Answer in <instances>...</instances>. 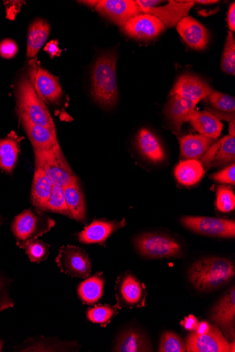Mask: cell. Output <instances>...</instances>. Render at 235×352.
<instances>
[{"mask_svg": "<svg viewBox=\"0 0 235 352\" xmlns=\"http://www.w3.org/2000/svg\"><path fill=\"white\" fill-rule=\"evenodd\" d=\"M95 9L100 14L121 26L132 18L143 14L136 1L132 0H102L97 2Z\"/></svg>", "mask_w": 235, "mask_h": 352, "instance_id": "obj_10", "label": "cell"}, {"mask_svg": "<svg viewBox=\"0 0 235 352\" xmlns=\"http://www.w3.org/2000/svg\"><path fill=\"white\" fill-rule=\"evenodd\" d=\"M138 251L150 259L178 258L182 248L173 238L160 234H144L135 239Z\"/></svg>", "mask_w": 235, "mask_h": 352, "instance_id": "obj_6", "label": "cell"}, {"mask_svg": "<svg viewBox=\"0 0 235 352\" xmlns=\"http://www.w3.org/2000/svg\"><path fill=\"white\" fill-rule=\"evenodd\" d=\"M234 341L232 343L224 337L220 330L211 326L208 333L198 335L195 332L186 340V351L189 352H234Z\"/></svg>", "mask_w": 235, "mask_h": 352, "instance_id": "obj_9", "label": "cell"}, {"mask_svg": "<svg viewBox=\"0 0 235 352\" xmlns=\"http://www.w3.org/2000/svg\"><path fill=\"white\" fill-rule=\"evenodd\" d=\"M214 140L201 135L185 136L181 139V155L187 160H197L209 150Z\"/></svg>", "mask_w": 235, "mask_h": 352, "instance_id": "obj_27", "label": "cell"}, {"mask_svg": "<svg viewBox=\"0 0 235 352\" xmlns=\"http://www.w3.org/2000/svg\"><path fill=\"white\" fill-rule=\"evenodd\" d=\"M136 3L139 5L141 10L143 11L146 9L155 8L156 5L160 3V1H150V0H147V1H145V0H138V1H136Z\"/></svg>", "mask_w": 235, "mask_h": 352, "instance_id": "obj_46", "label": "cell"}, {"mask_svg": "<svg viewBox=\"0 0 235 352\" xmlns=\"http://www.w3.org/2000/svg\"><path fill=\"white\" fill-rule=\"evenodd\" d=\"M35 164L40 165L54 184L62 187L69 184L77 176L72 170L59 144L48 151L33 149Z\"/></svg>", "mask_w": 235, "mask_h": 352, "instance_id": "obj_5", "label": "cell"}, {"mask_svg": "<svg viewBox=\"0 0 235 352\" xmlns=\"http://www.w3.org/2000/svg\"><path fill=\"white\" fill-rule=\"evenodd\" d=\"M208 100L215 109L223 112L234 113L235 100L231 96L213 90Z\"/></svg>", "mask_w": 235, "mask_h": 352, "instance_id": "obj_38", "label": "cell"}, {"mask_svg": "<svg viewBox=\"0 0 235 352\" xmlns=\"http://www.w3.org/2000/svg\"><path fill=\"white\" fill-rule=\"evenodd\" d=\"M56 263L61 272L77 278H87L91 273V261L81 248L67 245L60 248Z\"/></svg>", "mask_w": 235, "mask_h": 352, "instance_id": "obj_8", "label": "cell"}, {"mask_svg": "<svg viewBox=\"0 0 235 352\" xmlns=\"http://www.w3.org/2000/svg\"><path fill=\"white\" fill-rule=\"evenodd\" d=\"M125 219L120 221L94 220L79 234V241L85 244H105L116 230L125 227Z\"/></svg>", "mask_w": 235, "mask_h": 352, "instance_id": "obj_15", "label": "cell"}, {"mask_svg": "<svg viewBox=\"0 0 235 352\" xmlns=\"http://www.w3.org/2000/svg\"><path fill=\"white\" fill-rule=\"evenodd\" d=\"M216 208L222 212H229L235 208L234 191L225 186H219L216 193Z\"/></svg>", "mask_w": 235, "mask_h": 352, "instance_id": "obj_36", "label": "cell"}, {"mask_svg": "<svg viewBox=\"0 0 235 352\" xmlns=\"http://www.w3.org/2000/svg\"><path fill=\"white\" fill-rule=\"evenodd\" d=\"M23 249L32 263H40L45 261L50 252V245L37 239L28 243Z\"/></svg>", "mask_w": 235, "mask_h": 352, "instance_id": "obj_33", "label": "cell"}, {"mask_svg": "<svg viewBox=\"0 0 235 352\" xmlns=\"http://www.w3.org/2000/svg\"><path fill=\"white\" fill-rule=\"evenodd\" d=\"M18 52V46L15 41L6 39L0 43V56L6 59L12 58Z\"/></svg>", "mask_w": 235, "mask_h": 352, "instance_id": "obj_41", "label": "cell"}, {"mask_svg": "<svg viewBox=\"0 0 235 352\" xmlns=\"http://www.w3.org/2000/svg\"><path fill=\"white\" fill-rule=\"evenodd\" d=\"M44 211L58 213L72 219V213L66 204L62 186L53 184L52 193L45 206Z\"/></svg>", "mask_w": 235, "mask_h": 352, "instance_id": "obj_32", "label": "cell"}, {"mask_svg": "<svg viewBox=\"0 0 235 352\" xmlns=\"http://www.w3.org/2000/svg\"><path fill=\"white\" fill-rule=\"evenodd\" d=\"M19 142L14 133L0 140V170L7 174H11L17 164Z\"/></svg>", "mask_w": 235, "mask_h": 352, "instance_id": "obj_26", "label": "cell"}, {"mask_svg": "<svg viewBox=\"0 0 235 352\" xmlns=\"http://www.w3.org/2000/svg\"><path fill=\"white\" fill-rule=\"evenodd\" d=\"M212 91V88L204 80L196 76L185 74L178 78L170 96L178 94L198 104L201 100L208 98Z\"/></svg>", "mask_w": 235, "mask_h": 352, "instance_id": "obj_14", "label": "cell"}, {"mask_svg": "<svg viewBox=\"0 0 235 352\" xmlns=\"http://www.w3.org/2000/svg\"><path fill=\"white\" fill-rule=\"evenodd\" d=\"M104 279L99 276H94L82 282L78 287L79 296L83 303L91 305L103 297Z\"/></svg>", "mask_w": 235, "mask_h": 352, "instance_id": "obj_31", "label": "cell"}, {"mask_svg": "<svg viewBox=\"0 0 235 352\" xmlns=\"http://www.w3.org/2000/svg\"><path fill=\"white\" fill-rule=\"evenodd\" d=\"M183 225L197 234L219 238H234L235 222L233 220L207 217H184Z\"/></svg>", "mask_w": 235, "mask_h": 352, "instance_id": "obj_7", "label": "cell"}, {"mask_svg": "<svg viewBox=\"0 0 235 352\" xmlns=\"http://www.w3.org/2000/svg\"><path fill=\"white\" fill-rule=\"evenodd\" d=\"M204 175V168L197 160H186L181 162L175 169L176 178L184 186L196 184Z\"/></svg>", "mask_w": 235, "mask_h": 352, "instance_id": "obj_29", "label": "cell"}, {"mask_svg": "<svg viewBox=\"0 0 235 352\" xmlns=\"http://www.w3.org/2000/svg\"><path fill=\"white\" fill-rule=\"evenodd\" d=\"M211 325L207 322L198 323L195 329V333L198 335H204L209 332Z\"/></svg>", "mask_w": 235, "mask_h": 352, "instance_id": "obj_45", "label": "cell"}, {"mask_svg": "<svg viewBox=\"0 0 235 352\" xmlns=\"http://www.w3.org/2000/svg\"><path fill=\"white\" fill-rule=\"evenodd\" d=\"M190 122L201 135L216 140L221 134L223 124L214 115L208 111L200 112L195 110Z\"/></svg>", "mask_w": 235, "mask_h": 352, "instance_id": "obj_24", "label": "cell"}, {"mask_svg": "<svg viewBox=\"0 0 235 352\" xmlns=\"http://www.w3.org/2000/svg\"><path fill=\"white\" fill-rule=\"evenodd\" d=\"M221 68L225 73L232 76L235 75V41L230 31L225 45Z\"/></svg>", "mask_w": 235, "mask_h": 352, "instance_id": "obj_34", "label": "cell"}, {"mask_svg": "<svg viewBox=\"0 0 235 352\" xmlns=\"http://www.w3.org/2000/svg\"><path fill=\"white\" fill-rule=\"evenodd\" d=\"M122 30L127 36L138 41H151L165 30L164 24L150 14H141L127 21Z\"/></svg>", "mask_w": 235, "mask_h": 352, "instance_id": "obj_11", "label": "cell"}, {"mask_svg": "<svg viewBox=\"0 0 235 352\" xmlns=\"http://www.w3.org/2000/svg\"><path fill=\"white\" fill-rule=\"evenodd\" d=\"M3 346H4V342L1 339H0V351H2Z\"/></svg>", "mask_w": 235, "mask_h": 352, "instance_id": "obj_49", "label": "cell"}, {"mask_svg": "<svg viewBox=\"0 0 235 352\" xmlns=\"http://www.w3.org/2000/svg\"><path fill=\"white\" fill-rule=\"evenodd\" d=\"M1 221H2V217H1V216H0V222H1Z\"/></svg>", "mask_w": 235, "mask_h": 352, "instance_id": "obj_50", "label": "cell"}, {"mask_svg": "<svg viewBox=\"0 0 235 352\" xmlns=\"http://www.w3.org/2000/svg\"><path fill=\"white\" fill-rule=\"evenodd\" d=\"M24 130L33 146V149L48 151L59 144L57 133L48 128L33 124L24 118H20Z\"/></svg>", "mask_w": 235, "mask_h": 352, "instance_id": "obj_22", "label": "cell"}, {"mask_svg": "<svg viewBox=\"0 0 235 352\" xmlns=\"http://www.w3.org/2000/svg\"><path fill=\"white\" fill-rule=\"evenodd\" d=\"M50 33V25L42 19L33 21L28 32L26 55L29 58H34L43 47Z\"/></svg>", "mask_w": 235, "mask_h": 352, "instance_id": "obj_23", "label": "cell"}, {"mask_svg": "<svg viewBox=\"0 0 235 352\" xmlns=\"http://www.w3.org/2000/svg\"><path fill=\"white\" fill-rule=\"evenodd\" d=\"M53 183L43 168L36 164L31 188V202L37 209L44 211L45 206L51 195Z\"/></svg>", "mask_w": 235, "mask_h": 352, "instance_id": "obj_21", "label": "cell"}, {"mask_svg": "<svg viewBox=\"0 0 235 352\" xmlns=\"http://www.w3.org/2000/svg\"><path fill=\"white\" fill-rule=\"evenodd\" d=\"M16 100L19 118H24L33 124L48 128L57 133L53 119L45 102L39 97L32 84L27 78H21L17 86Z\"/></svg>", "mask_w": 235, "mask_h": 352, "instance_id": "obj_3", "label": "cell"}, {"mask_svg": "<svg viewBox=\"0 0 235 352\" xmlns=\"http://www.w3.org/2000/svg\"><path fill=\"white\" fill-rule=\"evenodd\" d=\"M116 292L118 304L124 307H141L145 300L146 293L143 284L130 274L120 277Z\"/></svg>", "mask_w": 235, "mask_h": 352, "instance_id": "obj_12", "label": "cell"}, {"mask_svg": "<svg viewBox=\"0 0 235 352\" xmlns=\"http://www.w3.org/2000/svg\"><path fill=\"white\" fill-rule=\"evenodd\" d=\"M116 62V53L101 54L92 72V98L98 105L106 110L114 108L118 102Z\"/></svg>", "mask_w": 235, "mask_h": 352, "instance_id": "obj_1", "label": "cell"}, {"mask_svg": "<svg viewBox=\"0 0 235 352\" xmlns=\"http://www.w3.org/2000/svg\"><path fill=\"white\" fill-rule=\"evenodd\" d=\"M63 188L66 204L72 213V219L83 222L85 220L86 209L78 177Z\"/></svg>", "mask_w": 235, "mask_h": 352, "instance_id": "obj_25", "label": "cell"}, {"mask_svg": "<svg viewBox=\"0 0 235 352\" xmlns=\"http://www.w3.org/2000/svg\"><path fill=\"white\" fill-rule=\"evenodd\" d=\"M116 310L109 306H96L88 311V318L94 324H107L114 315Z\"/></svg>", "mask_w": 235, "mask_h": 352, "instance_id": "obj_39", "label": "cell"}, {"mask_svg": "<svg viewBox=\"0 0 235 352\" xmlns=\"http://www.w3.org/2000/svg\"><path fill=\"white\" fill-rule=\"evenodd\" d=\"M192 1L177 3L170 1L163 7H155L143 10V14H150L159 19L165 26L173 27L188 16L194 6Z\"/></svg>", "mask_w": 235, "mask_h": 352, "instance_id": "obj_18", "label": "cell"}, {"mask_svg": "<svg viewBox=\"0 0 235 352\" xmlns=\"http://www.w3.org/2000/svg\"><path fill=\"white\" fill-rule=\"evenodd\" d=\"M229 136L234 138L235 136V121L232 120L229 126Z\"/></svg>", "mask_w": 235, "mask_h": 352, "instance_id": "obj_47", "label": "cell"}, {"mask_svg": "<svg viewBox=\"0 0 235 352\" xmlns=\"http://www.w3.org/2000/svg\"><path fill=\"white\" fill-rule=\"evenodd\" d=\"M234 160L235 138L227 136L209 148L203 162L207 166H216L234 162Z\"/></svg>", "mask_w": 235, "mask_h": 352, "instance_id": "obj_20", "label": "cell"}, {"mask_svg": "<svg viewBox=\"0 0 235 352\" xmlns=\"http://www.w3.org/2000/svg\"><path fill=\"white\" fill-rule=\"evenodd\" d=\"M194 3H200V4H214V3H217L218 1H210V0H201V1H192Z\"/></svg>", "mask_w": 235, "mask_h": 352, "instance_id": "obj_48", "label": "cell"}, {"mask_svg": "<svg viewBox=\"0 0 235 352\" xmlns=\"http://www.w3.org/2000/svg\"><path fill=\"white\" fill-rule=\"evenodd\" d=\"M151 346L146 338L135 330H127L120 335L113 351H150Z\"/></svg>", "mask_w": 235, "mask_h": 352, "instance_id": "obj_28", "label": "cell"}, {"mask_svg": "<svg viewBox=\"0 0 235 352\" xmlns=\"http://www.w3.org/2000/svg\"><path fill=\"white\" fill-rule=\"evenodd\" d=\"M32 86L43 102L59 105L62 98V89L57 79L48 71L38 69L32 76Z\"/></svg>", "mask_w": 235, "mask_h": 352, "instance_id": "obj_16", "label": "cell"}, {"mask_svg": "<svg viewBox=\"0 0 235 352\" xmlns=\"http://www.w3.org/2000/svg\"><path fill=\"white\" fill-rule=\"evenodd\" d=\"M138 142L141 151L150 161L156 163L163 161V150L156 137L150 131L142 129Z\"/></svg>", "mask_w": 235, "mask_h": 352, "instance_id": "obj_30", "label": "cell"}, {"mask_svg": "<svg viewBox=\"0 0 235 352\" xmlns=\"http://www.w3.org/2000/svg\"><path fill=\"white\" fill-rule=\"evenodd\" d=\"M211 318L212 321L222 329L228 339L234 340L235 322L234 286L213 308Z\"/></svg>", "mask_w": 235, "mask_h": 352, "instance_id": "obj_13", "label": "cell"}, {"mask_svg": "<svg viewBox=\"0 0 235 352\" xmlns=\"http://www.w3.org/2000/svg\"><path fill=\"white\" fill-rule=\"evenodd\" d=\"M215 181L229 184H235V166L234 164L223 170L222 171L212 175Z\"/></svg>", "mask_w": 235, "mask_h": 352, "instance_id": "obj_40", "label": "cell"}, {"mask_svg": "<svg viewBox=\"0 0 235 352\" xmlns=\"http://www.w3.org/2000/svg\"><path fill=\"white\" fill-rule=\"evenodd\" d=\"M45 51L47 52L52 57L57 56L61 52L57 41H52L49 43L45 47Z\"/></svg>", "mask_w": 235, "mask_h": 352, "instance_id": "obj_44", "label": "cell"}, {"mask_svg": "<svg viewBox=\"0 0 235 352\" xmlns=\"http://www.w3.org/2000/svg\"><path fill=\"white\" fill-rule=\"evenodd\" d=\"M159 351L185 352L186 351V344L176 333L165 332L161 336Z\"/></svg>", "mask_w": 235, "mask_h": 352, "instance_id": "obj_35", "label": "cell"}, {"mask_svg": "<svg viewBox=\"0 0 235 352\" xmlns=\"http://www.w3.org/2000/svg\"><path fill=\"white\" fill-rule=\"evenodd\" d=\"M233 263L221 258H208L194 263L188 272L190 281L201 292L217 290L234 278Z\"/></svg>", "mask_w": 235, "mask_h": 352, "instance_id": "obj_2", "label": "cell"}, {"mask_svg": "<svg viewBox=\"0 0 235 352\" xmlns=\"http://www.w3.org/2000/svg\"><path fill=\"white\" fill-rule=\"evenodd\" d=\"M172 97L165 107V113L174 131L179 133L183 123L190 121L197 104L178 94Z\"/></svg>", "mask_w": 235, "mask_h": 352, "instance_id": "obj_19", "label": "cell"}, {"mask_svg": "<svg viewBox=\"0 0 235 352\" xmlns=\"http://www.w3.org/2000/svg\"><path fill=\"white\" fill-rule=\"evenodd\" d=\"M227 21L229 30L232 32L235 30V4L232 3L229 8L228 15H227ZM230 31V32H231Z\"/></svg>", "mask_w": 235, "mask_h": 352, "instance_id": "obj_43", "label": "cell"}, {"mask_svg": "<svg viewBox=\"0 0 235 352\" xmlns=\"http://www.w3.org/2000/svg\"><path fill=\"white\" fill-rule=\"evenodd\" d=\"M197 324V319L193 315H190L189 316L185 317L184 321L181 323L185 329L189 331L195 330Z\"/></svg>", "mask_w": 235, "mask_h": 352, "instance_id": "obj_42", "label": "cell"}, {"mask_svg": "<svg viewBox=\"0 0 235 352\" xmlns=\"http://www.w3.org/2000/svg\"><path fill=\"white\" fill-rule=\"evenodd\" d=\"M14 280L0 271V313L13 308L15 301L10 296V287Z\"/></svg>", "mask_w": 235, "mask_h": 352, "instance_id": "obj_37", "label": "cell"}, {"mask_svg": "<svg viewBox=\"0 0 235 352\" xmlns=\"http://www.w3.org/2000/svg\"><path fill=\"white\" fill-rule=\"evenodd\" d=\"M178 32L191 48L196 50H204L209 43V34L205 27L194 18L187 16L177 24Z\"/></svg>", "mask_w": 235, "mask_h": 352, "instance_id": "obj_17", "label": "cell"}, {"mask_svg": "<svg viewBox=\"0 0 235 352\" xmlns=\"http://www.w3.org/2000/svg\"><path fill=\"white\" fill-rule=\"evenodd\" d=\"M55 226V221L43 211L25 210L12 222V231L17 245L23 248L29 242L49 232Z\"/></svg>", "mask_w": 235, "mask_h": 352, "instance_id": "obj_4", "label": "cell"}]
</instances>
